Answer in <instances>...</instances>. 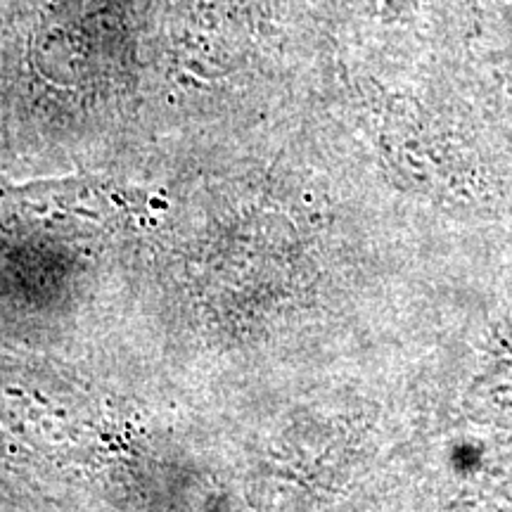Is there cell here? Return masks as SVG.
Segmentation results:
<instances>
[{"label": "cell", "instance_id": "6da1fadb", "mask_svg": "<svg viewBox=\"0 0 512 512\" xmlns=\"http://www.w3.org/2000/svg\"><path fill=\"white\" fill-rule=\"evenodd\" d=\"M496 3H498V8L503 10V15L512 22V0H496Z\"/></svg>", "mask_w": 512, "mask_h": 512}]
</instances>
